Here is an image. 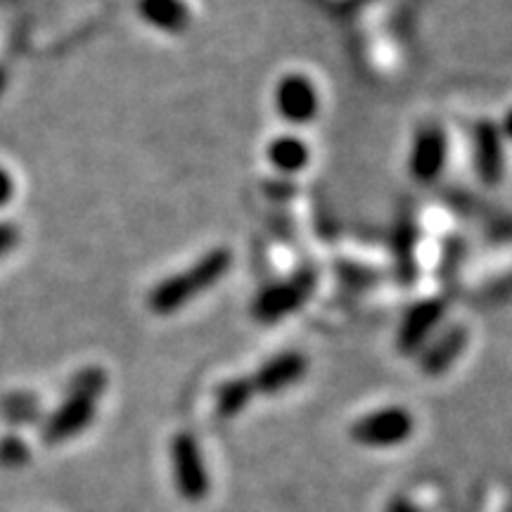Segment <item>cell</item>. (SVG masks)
<instances>
[{
	"mask_svg": "<svg viewBox=\"0 0 512 512\" xmlns=\"http://www.w3.org/2000/svg\"><path fill=\"white\" fill-rule=\"evenodd\" d=\"M230 266H233V252L230 249H211L185 271L169 275L162 283L152 287L150 294H147V309L157 313V316H171V313L185 309L192 299L216 287V283L230 271Z\"/></svg>",
	"mask_w": 512,
	"mask_h": 512,
	"instance_id": "cell-1",
	"label": "cell"
},
{
	"mask_svg": "<svg viewBox=\"0 0 512 512\" xmlns=\"http://www.w3.org/2000/svg\"><path fill=\"white\" fill-rule=\"evenodd\" d=\"M107 389V373L98 366L79 370L69 382L64 401L55 408V413L46 420L43 439L48 444H64V441L79 437L95 420L100 399Z\"/></svg>",
	"mask_w": 512,
	"mask_h": 512,
	"instance_id": "cell-2",
	"label": "cell"
},
{
	"mask_svg": "<svg viewBox=\"0 0 512 512\" xmlns=\"http://www.w3.org/2000/svg\"><path fill=\"white\" fill-rule=\"evenodd\" d=\"M171 472H174L176 491L181 494L183 501L200 503L209 496L211 479L204 465L202 448L197 444L195 434L178 432L169 444Z\"/></svg>",
	"mask_w": 512,
	"mask_h": 512,
	"instance_id": "cell-3",
	"label": "cell"
},
{
	"mask_svg": "<svg viewBox=\"0 0 512 512\" xmlns=\"http://www.w3.org/2000/svg\"><path fill=\"white\" fill-rule=\"evenodd\" d=\"M316 290V275L313 271H302L287 280L266 285L264 290L256 294L252 304V316L261 325H273L278 320L292 316L309 302V297Z\"/></svg>",
	"mask_w": 512,
	"mask_h": 512,
	"instance_id": "cell-4",
	"label": "cell"
},
{
	"mask_svg": "<svg viewBox=\"0 0 512 512\" xmlns=\"http://www.w3.org/2000/svg\"><path fill=\"white\" fill-rule=\"evenodd\" d=\"M415 420L403 406H387L363 415L351 425V439L368 448H392L411 439Z\"/></svg>",
	"mask_w": 512,
	"mask_h": 512,
	"instance_id": "cell-5",
	"label": "cell"
},
{
	"mask_svg": "<svg viewBox=\"0 0 512 512\" xmlns=\"http://www.w3.org/2000/svg\"><path fill=\"white\" fill-rule=\"evenodd\" d=\"M448 159V140L444 128L427 124L415 131L411 155H408V169L411 176L420 183L437 181L444 171Z\"/></svg>",
	"mask_w": 512,
	"mask_h": 512,
	"instance_id": "cell-6",
	"label": "cell"
},
{
	"mask_svg": "<svg viewBox=\"0 0 512 512\" xmlns=\"http://www.w3.org/2000/svg\"><path fill=\"white\" fill-rule=\"evenodd\" d=\"M275 110L294 126L309 124L320 110L316 86L304 74L283 76L275 86Z\"/></svg>",
	"mask_w": 512,
	"mask_h": 512,
	"instance_id": "cell-7",
	"label": "cell"
},
{
	"mask_svg": "<svg viewBox=\"0 0 512 512\" xmlns=\"http://www.w3.org/2000/svg\"><path fill=\"white\" fill-rule=\"evenodd\" d=\"M472 164L484 185L501 183L505 174V140L496 121H477L472 131Z\"/></svg>",
	"mask_w": 512,
	"mask_h": 512,
	"instance_id": "cell-8",
	"label": "cell"
},
{
	"mask_svg": "<svg viewBox=\"0 0 512 512\" xmlns=\"http://www.w3.org/2000/svg\"><path fill=\"white\" fill-rule=\"evenodd\" d=\"M306 368H309V361L304 354L280 351V354L268 358L264 366H259V370L249 377V382H252L254 394L273 396L294 387L306 375Z\"/></svg>",
	"mask_w": 512,
	"mask_h": 512,
	"instance_id": "cell-9",
	"label": "cell"
},
{
	"mask_svg": "<svg viewBox=\"0 0 512 512\" xmlns=\"http://www.w3.org/2000/svg\"><path fill=\"white\" fill-rule=\"evenodd\" d=\"M444 311L446 306L441 299H425V302L415 304L401 320L399 332H396V349L401 354L411 356L425 347L427 339H430L432 332L441 323V318H444Z\"/></svg>",
	"mask_w": 512,
	"mask_h": 512,
	"instance_id": "cell-10",
	"label": "cell"
},
{
	"mask_svg": "<svg viewBox=\"0 0 512 512\" xmlns=\"http://www.w3.org/2000/svg\"><path fill=\"white\" fill-rule=\"evenodd\" d=\"M467 342H470V332L463 325H453V328L441 332L437 339H432L425 347V354L420 358L422 373L430 377L444 375L463 356Z\"/></svg>",
	"mask_w": 512,
	"mask_h": 512,
	"instance_id": "cell-11",
	"label": "cell"
},
{
	"mask_svg": "<svg viewBox=\"0 0 512 512\" xmlns=\"http://www.w3.org/2000/svg\"><path fill=\"white\" fill-rule=\"evenodd\" d=\"M138 15L147 27L164 34H183L192 24L188 0H138Z\"/></svg>",
	"mask_w": 512,
	"mask_h": 512,
	"instance_id": "cell-12",
	"label": "cell"
},
{
	"mask_svg": "<svg viewBox=\"0 0 512 512\" xmlns=\"http://www.w3.org/2000/svg\"><path fill=\"white\" fill-rule=\"evenodd\" d=\"M311 159L309 145L297 136H280L268 145V162H271L280 174H297Z\"/></svg>",
	"mask_w": 512,
	"mask_h": 512,
	"instance_id": "cell-13",
	"label": "cell"
},
{
	"mask_svg": "<svg viewBox=\"0 0 512 512\" xmlns=\"http://www.w3.org/2000/svg\"><path fill=\"white\" fill-rule=\"evenodd\" d=\"M254 396V387L249 377H235V380L223 382L216 392V413L221 418H235V415L245 411Z\"/></svg>",
	"mask_w": 512,
	"mask_h": 512,
	"instance_id": "cell-14",
	"label": "cell"
},
{
	"mask_svg": "<svg viewBox=\"0 0 512 512\" xmlns=\"http://www.w3.org/2000/svg\"><path fill=\"white\" fill-rule=\"evenodd\" d=\"M31 458L29 446L19 437H5L0 441V465L5 467H22Z\"/></svg>",
	"mask_w": 512,
	"mask_h": 512,
	"instance_id": "cell-15",
	"label": "cell"
},
{
	"mask_svg": "<svg viewBox=\"0 0 512 512\" xmlns=\"http://www.w3.org/2000/svg\"><path fill=\"white\" fill-rule=\"evenodd\" d=\"M17 242H19V230L8 221L0 223V259L8 256L12 249L17 247Z\"/></svg>",
	"mask_w": 512,
	"mask_h": 512,
	"instance_id": "cell-16",
	"label": "cell"
},
{
	"mask_svg": "<svg viewBox=\"0 0 512 512\" xmlns=\"http://www.w3.org/2000/svg\"><path fill=\"white\" fill-rule=\"evenodd\" d=\"M12 197H15V178L8 174V169L0 166V209L10 204Z\"/></svg>",
	"mask_w": 512,
	"mask_h": 512,
	"instance_id": "cell-17",
	"label": "cell"
},
{
	"mask_svg": "<svg viewBox=\"0 0 512 512\" xmlns=\"http://www.w3.org/2000/svg\"><path fill=\"white\" fill-rule=\"evenodd\" d=\"M498 128H501L503 140H510V143H512V107L508 112H505V117H503L501 124H498Z\"/></svg>",
	"mask_w": 512,
	"mask_h": 512,
	"instance_id": "cell-18",
	"label": "cell"
},
{
	"mask_svg": "<svg viewBox=\"0 0 512 512\" xmlns=\"http://www.w3.org/2000/svg\"><path fill=\"white\" fill-rule=\"evenodd\" d=\"M392 512H415L413 510V505L411 503H406V501H399L394 505V510Z\"/></svg>",
	"mask_w": 512,
	"mask_h": 512,
	"instance_id": "cell-19",
	"label": "cell"
},
{
	"mask_svg": "<svg viewBox=\"0 0 512 512\" xmlns=\"http://www.w3.org/2000/svg\"><path fill=\"white\" fill-rule=\"evenodd\" d=\"M3 88H5V76L0 72V93H3Z\"/></svg>",
	"mask_w": 512,
	"mask_h": 512,
	"instance_id": "cell-20",
	"label": "cell"
}]
</instances>
